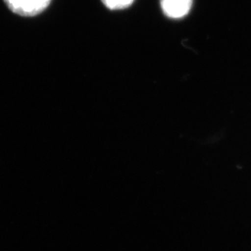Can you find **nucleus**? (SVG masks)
I'll return each mask as SVG.
<instances>
[{
  "label": "nucleus",
  "instance_id": "nucleus-3",
  "mask_svg": "<svg viewBox=\"0 0 251 251\" xmlns=\"http://www.w3.org/2000/svg\"><path fill=\"white\" fill-rule=\"evenodd\" d=\"M102 1L107 8L119 10L129 7L134 0H102Z\"/></svg>",
  "mask_w": 251,
  "mask_h": 251
},
{
  "label": "nucleus",
  "instance_id": "nucleus-1",
  "mask_svg": "<svg viewBox=\"0 0 251 251\" xmlns=\"http://www.w3.org/2000/svg\"><path fill=\"white\" fill-rule=\"evenodd\" d=\"M51 0H4L9 9L22 17H33L48 7Z\"/></svg>",
  "mask_w": 251,
  "mask_h": 251
},
{
  "label": "nucleus",
  "instance_id": "nucleus-2",
  "mask_svg": "<svg viewBox=\"0 0 251 251\" xmlns=\"http://www.w3.org/2000/svg\"><path fill=\"white\" fill-rule=\"evenodd\" d=\"M193 0H161L164 14L173 19L185 17L192 7Z\"/></svg>",
  "mask_w": 251,
  "mask_h": 251
}]
</instances>
